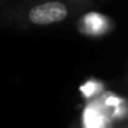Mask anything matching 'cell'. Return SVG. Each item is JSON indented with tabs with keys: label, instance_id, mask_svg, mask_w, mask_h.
Masks as SVG:
<instances>
[{
	"label": "cell",
	"instance_id": "1",
	"mask_svg": "<svg viewBox=\"0 0 128 128\" xmlns=\"http://www.w3.org/2000/svg\"><path fill=\"white\" fill-rule=\"evenodd\" d=\"M70 17V6L64 0H44L30 6L25 20L33 26H51Z\"/></svg>",
	"mask_w": 128,
	"mask_h": 128
},
{
	"label": "cell",
	"instance_id": "2",
	"mask_svg": "<svg viewBox=\"0 0 128 128\" xmlns=\"http://www.w3.org/2000/svg\"><path fill=\"white\" fill-rule=\"evenodd\" d=\"M78 29L90 36H100L110 29V20L98 12H88L80 20Z\"/></svg>",
	"mask_w": 128,
	"mask_h": 128
},
{
	"label": "cell",
	"instance_id": "3",
	"mask_svg": "<svg viewBox=\"0 0 128 128\" xmlns=\"http://www.w3.org/2000/svg\"><path fill=\"white\" fill-rule=\"evenodd\" d=\"M64 2H70V3H80V2H86V0H64Z\"/></svg>",
	"mask_w": 128,
	"mask_h": 128
}]
</instances>
